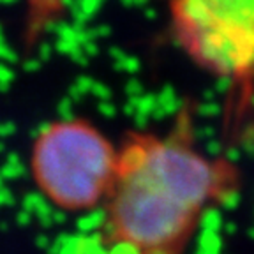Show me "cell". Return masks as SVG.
<instances>
[{
    "label": "cell",
    "instance_id": "2",
    "mask_svg": "<svg viewBox=\"0 0 254 254\" xmlns=\"http://www.w3.org/2000/svg\"><path fill=\"white\" fill-rule=\"evenodd\" d=\"M119 150L83 119L46 126L32 147V175L39 190L67 212L92 210L115 179Z\"/></svg>",
    "mask_w": 254,
    "mask_h": 254
},
{
    "label": "cell",
    "instance_id": "1",
    "mask_svg": "<svg viewBox=\"0 0 254 254\" xmlns=\"http://www.w3.org/2000/svg\"><path fill=\"white\" fill-rule=\"evenodd\" d=\"M189 110L168 138L131 132L119 150L106 196L103 233L95 249L106 254H182L201 214L238 190L237 168L192 148ZM97 254V253H95Z\"/></svg>",
    "mask_w": 254,
    "mask_h": 254
},
{
    "label": "cell",
    "instance_id": "6",
    "mask_svg": "<svg viewBox=\"0 0 254 254\" xmlns=\"http://www.w3.org/2000/svg\"><path fill=\"white\" fill-rule=\"evenodd\" d=\"M217 104L212 103V101H205L203 104H199L198 106V111L201 113V115H206V117H210V115H215L217 113Z\"/></svg>",
    "mask_w": 254,
    "mask_h": 254
},
{
    "label": "cell",
    "instance_id": "5",
    "mask_svg": "<svg viewBox=\"0 0 254 254\" xmlns=\"http://www.w3.org/2000/svg\"><path fill=\"white\" fill-rule=\"evenodd\" d=\"M221 247V237L214 231H201L199 235V254H217Z\"/></svg>",
    "mask_w": 254,
    "mask_h": 254
},
{
    "label": "cell",
    "instance_id": "4",
    "mask_svg": "<svg viewBox=\"0 0 254 254\" xmlns=\"http://www.w3.org/2000/svg\"><path fill=\"white\" fill-rule=\"evenodd\" d=\"M199 226L203 228V231H214V233H219L222 226V217L221 212L217 208H206L201 214V219H199Z\"/></svg>",
    "mask_w": 254,
    "mask_h": 254
},
{
    "label": "cell",
    "instance_id": "3",
    "mask_svg": "<svg viewBox=\"0 0 254 254\" xmlns=\"http://www.w3.org/2000/svg\"><path fill=\"white\" fill-rule=\"evenodd\" d=\"M175 32L203 67L221 76L254 72V0H173Z\"/></svg>",
    "mask_w": 254,
    "mask_h": 254
},
{
    "label": "cell",
    "instance_id": "7",
    "mask_svg": "<svg viewBox=\"0 0 254 254\" xmlns=\"http://www.w3.org/2000/svg\"><path fill=\"white\" fill-rule=\"evenodd\" d=\"M32 2H57V0H32Z\"/></svg>",
    "mask_w": 254,
    "mask_h": 254
}]
</instances>
